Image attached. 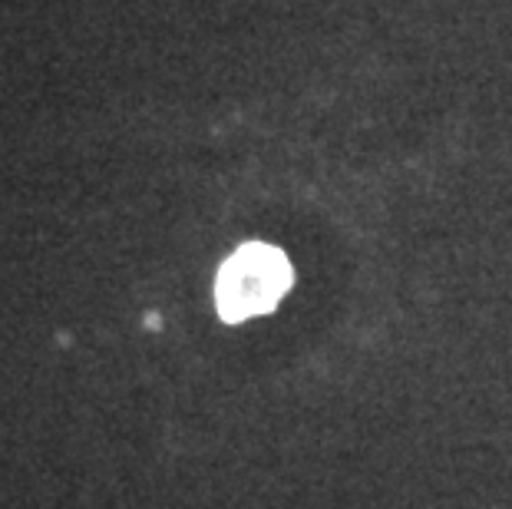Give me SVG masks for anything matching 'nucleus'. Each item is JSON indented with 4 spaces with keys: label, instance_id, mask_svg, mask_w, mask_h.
Listing matches in <instances>:
<instances>
[{
    "label": "nucleus",
    "instance_id": "1",
    "mask_svg": "<svg viewBox=\"0 0 512 509\" xmlns=\"http://www.w3.org/2000/svg\"><path fill=\"white\" fill-rule=\"evenodd\" d=\"M291 285V265L285 252L271 245H242L228 258L215 281V301L225 321H245L265 314L285 298Z\"/></svg>",
    "mask_w": 512,
    "mask_h": 509
}]
</instances>
